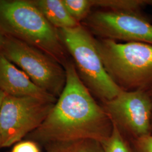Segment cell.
<instances>
[{
	"label": "cell",
	"instance_id": "obj_1",
	"mask_svg": "<svg viewBox=\"0 0 152 152\" xmlns=\"http://www.w3.org/2000/svg\"><path fill=\"white\" fill-rule=\"evenodd\" d=\"M64 68L63 91L44 122L27 137L44 145L81 139L102 143L110 135L113 123L82 82L72 59Z\"/></svg>",
	"mask_w": 152,
	"mask_h": 152
},
{
	"label": "cell",
	"instance_id": "obj_2",
	"mask_svg": "<svg viewBox=\"0 0 152 152\" xmlns=\"http://www.w3.org/2000/svg\"><path fill=\"white\" fill-rule=\"evenodd\" d=\"M0 29L42 50L63 66L71 59L58 30L31 0H0Z\"/></svg>",
	"mask_w": 152,
	"mask_h": 152
},
{
	"label": "cell",
	"instance_id": "obj_3",
	"mask_svg": "<svg viewBox=\"0 0 152 152\" xmlns=\"http://www.w3.org/2000/svg\"><path fill=\"white\" fill-rule=\"evenodd\" d=\"M95 43L108 75L121 90H152V45L99 38Z\"/></svg>",
	"mask_w": 152,
	"mask_h": 152
},
{
	"label": "cell",
	"instance_id": "obj_4",
	"mask_svg": "<svg viewBox=\"0 0 152 152\" xmlns=\"http://www.w3.org/2000/svg\"><path fill=\"white\" fill-rule=\"evenodd\" d=\"M77 74L92 95L102 102L115 97L122 90L109 76L95 43V37L81 24L58 29Z\"/></svg>",
	"mask_w": 152,
	"mask_h": 152
},
{
	"label": "cell",
	"instance_id": "obj_5",
	"mask_svg": "<svg viewBox=\"0 0 152 152\" xmlns=\"http://www.w3.org/2000/svg\"><path fill=\"white\" fill-rule=\"evenodd\" d=\"M0 53L38 87L57 99L60 96L66 84V72L64 66L52 57L6 34Z\"/></svg>",
	"mask_w": 152,
	"mask_h": 152
},
{
	"label": "cell",
	"instance_id": "obj_6",
	"mask_svg": "<svg viewBox=\"0 0 152 152\" xmlns=\"http://www.w3.org/2000/svg\"><path fill=\"white\" fill-rule=\"evenodd\" d=\"M55 103L39 98L6 95L0 108L2 148L11 147L37 129Z\"/></svg>",
	"mask_w": 152,
	"mask_h": 152
},
{
	"label": "cell",
	"instance_id": "obj_7",
	"mask_svg": "<svg viewBox=\"0 0 152 152\" xmlns=\"http://www.w3.org/2000/svg\"><path fill=\"white\" fill-rule=\"evenodd\" d=\"M102 103L112 123L131 140L152 135V100L149 91L121 90Z\"/></svg>",
	"mask_w": 152,
	"mask_h": 152
},
{
	"label": "cell",
	"instance_id": "obj_8",
	"mask_svg": "<svg viewBox=\"0 0 152 152\" xmlns=\"http://www.w3.org/2000/svg\"><path fill=\"white\" fill-rule=\"evenodd\" d=\"M81 24L99 38L152 45V24L140 12L99 10Z\"/></svg>",
	"mask_w": 152,
	"mask_h": 152
},
{
	"label": "cell",
	"instance_id": "obj_9",
	"mask_svg": "<svg viewBox=\"0 0 152 152\" xmlns=\"http://www.w3.org/2000/svg\"><path fill=\"white\" fill-rule=\"evenodd\" d=\"M0 90L8 95L39 98L54 103L58 99L37 86L23 71L1 53Z\"/></svg>",
	"mask_w": 152,
	"mask_h": 152
},
{
	"label": "cell",
	"instance_id": "obj_10",
	"mask_svg": "<svg viewBox=\"0 0 152 152\" xmlns=\"http://www.w3.org/2000/svg\"><path fill=\"white\" fill-rule=\"evenodd\" d=\"M47 20L57 29L76 27L81 24L71 16L63 0H31Z\"/></svg>",
	"mask_w": 152,
	"mask_h": 152
},
{
	"label": "cell",
	"instance_id": "obj_11",
	"mask_svg": "<svg viewBox=\"0 0 152 152\" xmlns=\"http://www.w3.org/2000/svg\"><path fill=\"white\" fill-rule=\"evenodd\" d=\"M44 146L47 152H104L102 143L92 139L54 142Z\"/></svg>",
	"mask_w": 152,
	"mask_h": 152
},
{
	"label": "cell",
	"instance_id": "obj_12",
	"mask_svg": "<svg viewBox=\"0 0 152 152\" xmlns=\"http://www.w3.org/2000/svg\"><path fill=\"white\" fill-rule=\"evenodd\" d=\"M92 7L101 10L140 12L141 9L152 6V0H91Z\"/></svg>",
	"mask_w": 152,
	"mask_h": 152
},
{
	"label": "cell",
	"instance_id": "obj_13",
	"mask_svg": "<svg viewBox=\"0 0 152 152\" xmlns=\"http://www.w3.org/2000/svg\"><path fill=\"white\" fill-rule=\"evenodd\" d=\"M107 139L102 142L104 152H133L131 146L115 125Z\"/></svg>",
	"mask_w": 152,
	"mask_h": 152
},
{
	"label": "cell",
	"instance_id": "obj_14",
	"mask_svg": "<svg viewBox=\"0 0 152 152\" xmlns=\"http://www.w3.org/2000/svg\"><path fill=\"white\" fill-rule=\"evenodd\" d=\"M63 2L71 16L80 24L92 12L91 0H63Z\"/></svg>",
	"mask_w": 152,
	"mask_h": 152
},
{
	"label": "cell",
	"instance_id": "obj_15",
	"mask_svg": "<svg viewBox=\"0 0 152 152\" xmlns=\"http://www.w3.org/2000/svg\"><path fill=\"white\" fill-rule=\"evenodd\" d=\"M131 141L133 152H152V135Z\"/></svg>",
	"mask_w": 152,
	"mask_h": 152
},
{
	"label": "cell",
	"instance_id": "obj_16",
	"mask_svg": "<svg viewBox=\"0 0 152 152\" xmlns=\"http://www.w3.org/2000/svg\"><path fill=\"white\" fill-rule=\"evenodd\" d=\"M10 152H40V150L36 142L28 139L17 142Z\"/></svg>",
	"mask_w": 152,
	"mask_h": 152
},
{
	"label": "cell",
	"instance_id": "obj_17",
	"mask_svg": "<svg viewBox=\"0 0 152 152\" xmlns=\"http://www.w3.org/2000/svg\"><path fill=\"white\" fill-rule=\"evenodd\" d=\"M5 95L6 94L4 92L0 90V108H1L2 102ZM1 148H2V135H1V125H0V149Z\"/></svg>",
	"mask_w": 152,
	"mask_h": 152
},
{
	"label": "cell",
	"instance_id": "obj_18",
	"mask_svg": "<svg viewBox=\"0 0 152 152\" xmlns=\"http://www.w3.org/2000/svg\"><path fill=\"white\" fill-rule=\"evenodd\" d=\"M5 33L0 29V52L1 51V49L2 48V46L4 45V40H5Z\"/></svg>",
	"mask_w": 152,
	"mask_h": 152
},
{
	"label": "cell",
	"instance_id": "obj_19",
	"mask_svg": "<svg viewBox=\"0 0 152 152\" xmlns=\"http://www.w3.org/2000/svg\"><path fill=\"white\" fill-rule=\"evenodd\" d=\"M149 93H150V94H151V98H152V89L150 91H149Z\"/></svg>",
	"mask_w": 152,
	"mask_h": 152
}]
</instances>
